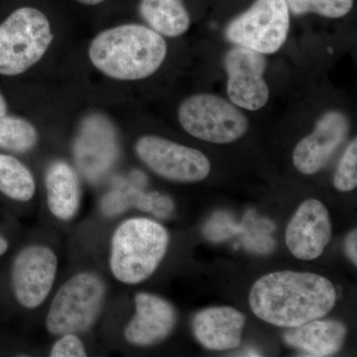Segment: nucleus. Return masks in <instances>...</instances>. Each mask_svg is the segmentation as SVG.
Instances as JSON below:
<instances>
[{
	"mask_svg": "<svg viewBox=\"0 0 357 357\" xmlns=\"http://www.w3.org/2000/svg\"><path fill=\"white\" fill-rule=\"evenodd\" d=\"M296 15L316 13L326 18H340L351 13L354 0H286Z\"/></svg>",
	"mask_w": 357,
	"mask_h": 357,
	"instance_id": "obj_22",
	"label": "nucleus"
},
{
	"mask_svg": "<svg viewBox=\"0 0 357 357\" xmlns=\"http://www.w3.org/2000/svg\"><path fill=\"white\" fill-rule=\"evenodd\" d=\"M245 321L243 312L234 307H208L192 319V333L206 349L229 351L241 344Z\"/></svg>",
	"mask_w": 357,
	"mask_h": 357,
	"instance_id": "obj_15",
	"label": "nucleus"
},
{
	"mask_svg": "<svg viewBox=\"0 0 357 357\" xmlns=\"http://www.w3.org/2000/svg\"><path fill=\"white\" fill-rule=\"evenodd\" d=\"M35 191L36 184L29 169L14 157L0 154V192L15 201L28 202Z\"/></svg>",
	"mask_w": 357,
	"mask_h": 357,
	"instance_id": "obj_19",
	"label": "nucleus"
},
{
	"mask_svg": "<svg viewBox=\"0 0 357 357\" xmlns=\"http://www.w3.org/2000/svg\"><path fill=\"white\" fill-rule=\"evenodd\" d=\"M47 204L54 217L69 220L81 203V188L76 172L63 161L52 163L46 174Z\"/></svg>",
	"mask_w": 357,
	"mask_h": 357,
	"instance_id": "obj_17",
	"label": "nucleus"
},
{
	"mask_svg": "<svg viewBox=\"0 0 357 357\" xmlns=\"http://www.w3.org/2000/svg\"><path fill=\"white\" fill-rule=\"evenodd\" d=\"M135 151L150 170L173 182H199L211 172L210 160L201 151L159 136H143Z\"/></svg>",
	"mask_w": 357,
	"mask_h": 357,
	"instance_id": "obj_8",
	"label": "nucleus"
},
{
	"mask_svg": "<svg viewBox=\"0 0 357 357\" xmlns=\"http://www.w3.org/2000/svg\"><path fill=\"white\" fill-rule=\"evenodd\" d=\"M7 112V102L3 96L0 93V116L6 115Z\"/></svg>",
	"mask_w": 357,
	"mask_h": 357,
	"instance_id": "obj_27",
	"label": "nucleus"
},
{
	"mask_svg": "<svg viewBox=\"0 0 357 357\" xmlns=\"http://www.w3.org/2000/svg\"><path fill=\"white\" fill-rule=\"evenodd\" d=\"M116 154V136L110 122L100 115L84 119L75 144L81 172L89 180H98L114 164Z\"/></svg>",
	"mask_w": 357,
	"mask_h": 357,
	"instance_id": "obj_13",
	"label": "nucleus"
},
{
	"mask_svg": "<svg viewBox=\"0 0 357 357\" xmlns=\"http://www.w3.org/2000/svg\"><path fill=\"white\" fill-rule=\"evenodd\" d=\"M105 286L93 273H79L62 286L46 317L47 331L54 335L82 333L93 326L102 311Z\"/></svg>",
	"mask_w": 357,
	"mask_h": 357,
	"instance_id": "obj_5",
	"label": "nucleus"
},
{
	"mask_svg": "<svg viewBox=\"0 0 357 357\" xmlns=\"http://www.w3.org/2000/svg\"><path fill=\"white\" fill-rule=\"evenodd\" d=\"M333 185L340 192H351L357 185V139L349 143L335 171Z\"/></svg>",
	"mask_w": 357,
	"mask_h": 357,
	"instance_id": "obj_23",
	"label": "nucleus"
},
{
	"mask_svg": "<svg viewBox=\"0 0 357 357\" xmlns=\"http://www.w3.org/2000/svg\"><path fill=\"white\" fill-rule=\"evenodd\" d=\"M347 333L340 321L317 319L286 333L284 340L307 356H332L344 347Z\"/></svg>",
	"mask_w": 357,
	"mask_h": 357,
	"instance_id": "obj_16",
	"label": "nucleus"
},
{
	"mask_svg": "<svg viewBox=\"0 0 357 357\" xmlns=\"http://www.w3.org/2000/svg\"><path fill=\"white\" fill-rule=\"evenodd\" d=\"M167 55L162 35L138 24L110 28L96 35L89 47V60L105 76L119 81L146 79Z\"/></svg>",
	"mask_w": 357,
	"mask_h": 357,
	"instance_id": "obj_2",
	"label": "nucleus"
},
{
	"mask_svg": "<svg viewBox=\"0 0 357 357\" xmlns=\"http://www.w3.org/2000/svg\"><path fill=\"white\" fill-rule=\"evenodd\" d=\"M332 239V222L325 204L310 199L301 204L286 229V244L300 260H314L323 255Z\"/></svg>",
	"mask_w": 357,
	"mask_h": 357,
	"instance_id": "obj_12",
	"label": "nucleus"
},
{
	"mask_svg": "<svg viewBox=\"0 0 357 357\" xmlns=\"http://www.w3.org/2000/svg\"><path fill=\"white\" fill-rule=\"evenodd\" d=\"M134 302L135 314L124 331L129 344L149 347L171 335L177 323V312L168 301L153 294L138 293Z\"/></svg>",
	"mask_w": 357,
	"mask_h": 357,
	"instance_id": "obj_14",
	"label": "nucleus"
},
{
	"mask_svg": "<svg viewBox=\"0 0 357 357\" xmlns=\"http://www.w3.org/2000/svg\"><path fill=\"white\" fill-rule=\"evenodd\" d=\"M335 302L337 291L332 282L310 272L264 275L249 294V305L255 316L280 328H297L324 318Z\"/></svg>",
	"mask_w": 357,
	"mask_h": 357,
	"instance_id": "obj_1",
	"label": "nucleus"
},
{
	"mask_svg": "<svg viewBox=\"0 0 357 357\" xmlns=\"http://www.w3.org/2000/svg\"><path fill=\"white\" fill-rule=\"evenodd\" d=\"M8 249V243L3 237L0 236V256L3 255Z\"/></svg>",
	"mask_w": 357,
	"mask_h": 357,
	"instance_id": "obj_28",
	"label": "nucleus"
},
{
	"mask_svg": "<svg viewBox=\"0 0 357 357\" xmlns=\"http://www.w3.org/2000/svg\"><path fill=\"white\" fill-rule=\"evenodd\" d=\"M53 345L51 357H82L86 356V349L82 340L75 333H66Z\"/></svg>",
	"mask_w": 357,
	"mask_h": 357,
	"instance_id": "obj_24",
	"label": "nucleus"
},
{
	"mask_svg": "<svg viewBox=\"0 0 357 357\" xmlns=\"http://www.w3.org/2000/svg\"><path fill=\"white\" fill-rule=\"evenodd\" d=\"M349 130L347 115L330 110L319 117L314 131L296 145L293 163L304 175H314L325 168Z\"/></svg>",
	"mask_w": 357,
	"mask_h": 357,
	"instance_id": "obj_11",
	"label": "nucleus"
},
{
	"mask_svg": "<svg viewBox=\"0 0 357 357\" xmlns=\"http://www.w3.org/2000/svg\"><path fill=\"white\" fill-rule=\"evenodd\" d=\"M290 10L286 0H255L225 29V37L236 46L267 55L280 50L288 38Z\"/></svg>",
	"mask_w": 357,
	"mask_h": 357,
	"instance_id": "obj_7",
	"label": "nucleus"
},
{
	"mask_svg": "<svg viewBox=\"0 0 357 357\" xmlns=\"http://www.w3.org/2000/svg\"><path fill=\"white\" fill-rule=\"evenodd\" d=\"M36 128L25 119L16 116H0V148L24 153L36 145Z\"/></svg>",
	"mask_w": 357,
	"mask_h": 357,
	"instance_id": "obj_21",
	"label": "nucleus"
},
{
	"mask_svg": "<svg viewBox=\"0 0 357 357\" xmlns=\"http://www.w3.org/2000/svg\"><path fill=\"white\" fill-rule=\"evenodd\" d=\"M344 251L347 257L354 265H357V231L356 229L349 232L344 243Z\"/></svg>",
	"mask_w": 357,
	"mask_h": 357,
	"instance_id": "obj_26",
	"label": "nucleus"
},
{
	"mask_svg": "<svg viewBox=\"0 0 357 357\" xmlns=\"http://www.w3.org/2000/svg\"><path fill=\"white\" fill-rule=\"evenodd\" d=\"M58 259L51 248L30 245L13 263V287L18 302L27 309L43 304L55 283Z\"/></svg>",
	"mask_w": 357,
	"mask_h": 357,
	"instance_id": "obj_10",
	"label": "nucleus"
},
{
	"mask_svg": "<svg viewBox=\"0 0 357 357\" xmlns=\"http://www.w3.org/2000/svg\"><path fill=\"white\" fill-rule=\"evenodd\" d=\"M266 67L263 54L241 46L230 49L225 58L230 102L250 112L264 107L270 96L264 79Z\"/></svg>",
	"mask_w": 357,
	"mask_h": 357,
	"instance_id": "obj_9",
	"label": "nucleus"
},
{
	"mask_svg": "<svg viewBox=\"0 0 357 357\" xmlns=\"http://www.w3.org/2000/svg\"><path fill=\"white\" fill-rule=\"evenodd\" d=\"M168 231L153 220L133 218L115 229L110 248L112 273L119 282L135 285L153 275L168 249Z\"/></svg>",
	"mask_w": 357,
	"mask_h": 357,
	"instance_id": "obj_3",
	"label": "nucleus"
},
{
	"mask_svg": "<svg viewBox=\"0 0 357 357\" xmlns=\"http://www.w3.org/2000/svg\"><path fill=\"white\" fill-rule=\"evenodd\" d=\"M178 119L190 135L215 144L241 139L249 128L248 117L236 105L213 93L185 98L178 107Z\"/></svg>",
	"mask_w": 357,
	"mask_h": 357,
	"instance_id": "obj_6",
	"label": "nucleus"
},
{
	"mask_svg": "<svg viewBox=\"0 0 357 357\" xmlns=\"http://www.w3.org/2000/svg\"><path fill=\"white\" fill-rule=\"evenodd\" d=\"M79 3L84 4V6H96V4L102 3L105 0H77Z\"/></svg>",
	"mask_w": 357,
	"mask_h": 357,
	"instance_id": "obj_29",
	"label": "nucleus"
},
{
	"mask_svg": "<svg viewBox=\"0 0 357 357\" xmlns=\"http://www.w3.org/2000/svg\"><path fill=\"white\" fill-rule=\"evenodd\" d=\"M50 22L33 7H21L0 24V75L18 76L39 62L53 41Z\"/></svg>",
	"mask_w": 357,
	"mask_h": 357,
	"instance_id": "obj_4",
	"label": "nucleus"
},
{
	"mask_svg": "<svg viewBox=\"0 0 357 357\" xmlns=\"http://www.w3.org/2000/svg\"><path fill=\"white\" fill-rule=\"evenodd\" d=\"M139 13L154 31L172 38L185 34L191 24L183 0H141Z\"/></svg>",
	"mask_w": 357,
	"mask_h": 357,
	"instance_id": "obj_18",
	"label": "nucleus"
},
{
	"mask_svg": "<svg viewBox=\"0 0 357 357\" xmlns=\"http://www.w3.org/2000/svg\"><path fill=\"white\" fill-rule=\"evenodd\" d=\"M156 192L143 191L139 185L121 183L105 195L102 202L103 213L107 215H116L131 206L146 213H152Z\"/></svg>",
	"mask_w": 357,
	"mask_h": 357,
	"instance_id": "obj_20",
	"label": "nucleus"
},
{
	"mask_svg": "<svg viewBox=\"0 0 357 357\" xmlns=\"http://www.w3.org/2000/svg\"><path fill=\"white\" fill-rule=\"evenodd\" d=\"M173 211L174 204L172 199L169 198L168 196H165V195L156 192L152 215L159 218H167L170 217Z\"/></svg>",
	"mask_w": 357,
	"mask_h": 357,
	"instance_id": "obj_25",
	"label": "nucleus"
}]
</instances>
